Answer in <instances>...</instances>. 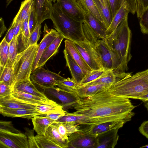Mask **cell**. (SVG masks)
<instances>
[{"instance_id":"cell-1","label":"cell","mask_w":148,"mask_h":148,"mask_svg":"<svg viewBox=\"0 0 148 148\" xmlns=\"http://www.w3.org/2000/svg\"><path fill=\"white\" fill-rule=\"evenodd\" d=\"M136 107L129 99L113 95L107 90L89 97L80 98L74 108L76 111L67 114L90 118L94 125L109 122L130 121Z\"/></svg>"},{"instance_id":"cell-2","label":"cell","mask_w":148,"mask_h":148,"mask_svg":"<svg viewBox=\"0 0 148 148\" xmlns=\"http://www.w3.org/2000/svg\"><path fill=\"white\" fill-rule=\"evenodd\" d=\"M132 33L128 23V15L111 34L103 40L111 54L116 75L125 73L127 64L132 58L130 46Z\"/></svg>"},{"instance_id":"cell-3","label":"cell","mask_w":148,"mask_h":148,"mask_svg":"<svg viewBox=\"0 0 148 148\" xmlns=\"http://www.w3.org/2000/svg\"><path fill=\"white\" fill-rule=\"evenodd\" d=\"M116 96L138 99L148 94V69L116 81L106 90Z\"/></svg>"},{"instance_id":"cell-4","label":"cell","mask_w":148,"mask_h":148,"mask_svg":"<svg viewBox=\"0 0 148 148\" xmlns=\"http://www.w3.org/2000/svg\"><path fill=\"white\" fill-rule=\"evenodd\" d=\"M53 6L51 19L56 30L67 40L76 42L86 40L82 23L76 21L66 15L56 2Z\"/></svg>"},{"instance_id":"cell-5","label":"cell","mask_w":148,"mask_h":148,"mask_svg":"<svg viewBox=\"0 0 148 148\" xmlns=\"http://www.w3.org/2000/svg\"><path fill=\"white\" fill-rule=\"evenodd\" d=\"M38 46L37 43L29 46L17 56L12 66L15 78V85L30 80Z\"/></svg>"},{"instance_id":"cell-6","label":"cell","mask_w":148,"mask_h":148,"mask_svg":"<svg viewBox=\"0 0 148 148\" xmlns=\"http://www.w3.org/2000/svg\"><path fill=\"white\" fill-rule=\"evenodd\" d=\"M73 42L84 60L92 71L103 69L100 57L93 44L87 40Z\"/></svg>"},{"instance_id":"cell-7","label":"cell","mask_w":148,"mask_h":148,"mask_svg":"<svg viewBox=\"0 0 148 148\" xmlns=\"http://www.w3.org/2000/svg\"><path fill=\"white\" fill-rule=\"evenodd\" d=\"M40 87L44 92L59 100L64 109L74 108L80 99L75 91H68L55 86Z\"/></svg>"},{"instance_id":"cell-8","label":"cell","mask_w":148,"mask_h":148,"mask_svg":"<svg viewBox=\"0 0 148 148\" xmlns=\"http://www.w3.org/2000/svg\"><path fill=\"white\" fill-rule=\"evenodd\" d=\"M65 78L42 67L36 68L32 72L30 75L31 80L39 87L57 86L60 81Z\"/></svg>"},{"instance_id":"cell-9","label":"cell","mask_w":148,"mask_h":148,"mask_svg":"<svg viewBox=\"0 0 148 148\" xmlns=\"http://www.w3.org/2000/svg\"><path fill=\"white\" fill-rule=\"evenodd\" d=\"M0 148H29L27 137L21 132L0 130Z\"/></svg>"},{"instance_id":"cell-10","label":"cell","mask_w":148,"mask_h":148,"mask_svg":"<svg viewBox=\"0 0 148 148\" xmlns=\"http://www.w3.org/2000/svg\"><path fill=\"white\" fill-rule=\"evenodd\" d=\"M63 12L72 19L83 23L85 21V13L76 0H53Z\"/></svg>"},{"instance_id":"cell-11","label":"cell","mask_w":148,"mask_h":148,"mask_svg":"<svg viewBox=\"0 0 148 148\" xmlns=\"http://www.w3.org/2000/svg\"><path fill=\"white\" fill-rule=\"evenodd\" d=\"M68 148H96L97 138L81 129L68 137Z\"/></svg>"},{"instance_id":"cell-12","label":"cell","mask_w":148,"mask_h":148,"mask_svg":"<svg viewBox=\"0 0 148 148\" xmlns=\"http://www.w3.org/2000/svg\"><path fill=\"white\" fill-rule=\"evenodd\" d=\"M38 25L47 19H51L53 10L52 3L48 0H32Z\"/></svg>"},{"instance_id":"cell-13","label":"cell","mask_w":148,"mask_h":148,"mask_svg":"<svg viewBox=\"0 0 148 148\" xmlns=\"http://www.w3.org/2000/svg\"><path fill=\"white\" fill-rule=\"evenodd\" d=\"M125 123L122 121H114L102 123L97 125L89 126L82 129L87 134L97 138L109 132L119 129Z\"/></svg>"},{"instance_id":"cell-14","label":"cell","mask_w":148,"mask_h":148,"mask_svg":"<svg viewBox=\"0 0 148 148\" xmlns=\"http://www.w3.org/2000/svg\"><path fill=\"white\" fill-rule=\"evenodd\" d=\"M101 58L103 68L105 70L112 69L114 67L112 57L108 45L103 39H99L93 44Z\"/></svg>"},{"instance_id":"cell-15","label":"cell","mask_w":148,"mask_h":148,"mask_svg":"<svg viewBox=\"0 0 148 148\" xmlns=\"http://www.w3.org/2000/svg\"><path fill=\"white\" fill-rule=\"evenodd\" d=\"M47 28V25H45L44 35L38 45L32 72L36 69L38 61L43 52L59 34V33L56 30L49 29Z\"/></svg>"},{"instance_id":"cell-16","label":"cell","mask_w":148,"mask_h":148,"mask_svg":"<svg viewBox=\"0 0 148 148\" xmlns=\"http://www.w3.org/2000/svg\"><path fill=\"white\" fill-rule=\"evenodd\" d=\"M0 113L4 116L21 117L28 120L41 114L36 110L24 108L12 109L1 106H0Z\"/></svg>"},{"instance_id":"cell-17","label":"cell","mask_w":148,"mask_h":148,"mask_svg":"<svg viewBox=\"0 0 148 148\" xmlns=\"http://www.w3.org/2000/svg\"><path fill=\"white\" fill-rule=\"evenodd\" d=\"M63 53L66 62V66L69 68L71 72L72 78L79 85L86 74L65 49Z\"/></svg>"},{"instance_id":"cell-18","label":"cell","mask_w":148,"mask_h":148,"mask_svg":"<svg viewBox=\"0 0 148 148\" xmlns=\"http://www.w3.org/2000/svg\"><path fill=\"white\" fill-rule=\"evenodd\" d=\"M85 21L99 39H104L107 35V28L90 13H85Z\"/></svg>"},{"instance_id":"cell-19","label":"cell","mask_w":148,"mask_h":148,"mask_svg":"<svg viewBox=\"0 0 148 148\" xmlns=\"http://www.w3.org/2000/svg\"><path fill=\"white\" fill-rule=\"evenodd\" d=\"M130 12L131 13L130 6L125 0H123L112 18L107 29V35L112 33Z\"/></svg>"},{"instance_id":"cell-20","label":"cell","mask_w":148,"mask_h":148,"mask_svg":"<svg viewBox=\"0 0 148 148\" xmlns=\"http://www.w3.org/2000/svg\"><path fill=\"white\" fill-rule=\"evenodd\" d=\"M64 43L65 49L68 52L74 60L85 73L87 74L91 72L92 70L84 60L73 42L66 39Z\"/></svg>"},{"instance_id":"cell-21","label":"cell","mask_w":148,"mask_h":148,"mask_svg":"<svg viewBox=\"0 0 148 148\" xmlns=\"http://www.w3.org/2000/svg\"><path fill=\"white\" fill-rule=\"evenodd\" d=\"M64 38L62 34H59L42 53L38 61L36 69L44 66L51 57L57 52L61 42Z\"/></svg>"},{"instance_id":"cell-22","label":"cell","mask_w":148,"mask_h":148,"mask_svg":"<svg viewBox=\"0 0 148 148\" xmlns=\"http://www.w3.org/2000/svg\"><path fill=\"white\" fill-rule=\"evenodd\" d=\"M119 129L109 132L97 138V148H114L117 144L119 138Z\"/></svg>"},{"instance_id":"cell-23","label":"cell","mask_w":148,"mask_h":148,"mask_svg":"<svg viewBox=\"0 0 148 148\" xmlns=\"http://www.w3.org/2000/svg\"><path fill=\"white\" fill-rule=\"evenodd\" d=\"M0 106L12 109L24 108L36 110V105L26 102L15 98L12 94L0 98Z\"/></svg>"},{"instance_id":"cell-24","label":"cell","mask_w":148,"mask_h":148,"mask_svg":"<svg viewBox=\"0 0 148 148\" xmlns=\"http://www.w3.org/2000/svg\"><path fill=\"white\" fill-rule=\"evenodd\" d=\"M12 95L26 102L35 105L48 103L53 101L48 98L41 97L15 90H13Z\"/></svg>"},{"instance_id":"cell-25","label":"cell","mask_w":148,"mask_h":148,"mask_svg":"<svg viewBox=\"0 0 148 148\" xmlns=\"http://www.w3.org/2000/svg\"><path fill=\"white\" fill-rule=\"evenodd\" d=\"M103 21L108 29L112 18L109 0H93Z\"/></svg>"},{"instance_id":"cell-26","label":"cell","mask_w":148,"mask_h":148,"mask_svg":"<svg viewBox=\"0 0 148 148\" xmlns=\"http://www.w3.org/2000/svg\"><path fill=\"white\" fill-rule=\"evenodd\" d=\"M110 84H99L79 86L75 91L81 98L94 95L100 92L106 90Z\"/></svg>"},{"instance_id":"cell-27","label":"cell","mask_w":148,"mask_h":148,"mask_svg":"<svg viewBox=\"0 0 148 148\" xmlns=\"http://www.w3.org/2000/svg\"><path fill=\"white\" fill-rule=\"evenodd\" d=\"M31 119L33 129L37 134L39 135H45L48 127L56 121L49 118L38 116L33 117Z\"/></svg>"},{"instance_id":"cell-28","label":"cell","mask_w":148,"mask_h":148,"mask_svg":"<svg viewBox=\"0 0 148 148\" xmlns=\"http://www.w3.org/2000/svg\"><path fill=\"white\" fill-rule=\"evenodd\" d=\"M45 135L60 148H68V140L64 139L58 131L53 123L47 129Z\"/></svg>"},{"instance_id":"cell-29","label":"cell","mask_w":148,"mask_h":148,"mask_svg":"<svg viewBox=\"0 0 148 148\" xmlns=\"http://www.w3.org/2000/svg\"><path fill=\"white\" fill-rule=\"evenodd\" d=\"M33 3L32 0H24L23 1L19 10L11 24L16 26L18 24L29 17Z\"/></svg>"},{"instance_id":"cell-30","label":"cell","mask_w":148,"mask_h":148,"mask_svg":"<svg viewBox=\"0 0 148 148\" xmlns=\"http://www.w3.org/2000/svg\"><path fill=\"white\" fill-rule=\"evenodd\" d=\"M13 90L41 97L47 98L44 93L37 89L31 80L16 84L14 86Z\"/></svg>"},{"instance_id":"cell-31","label":"cell","mask_w":148,"mask_h":148,"mask_svg":"<svg viewBox=\"0 0 148 148\" xmlns=\"http://www.w3.org/2000/svg\"><path fill=\"white\" fill-rule=\"evenodd\" d=\"M76 1L85 13H88L91 14L104 25L103 19L93 0Z\"/></svg>"},{"instance_id":"cell-32","label":"cell","mask_w":148,"mask_h":148,"mask_svg":"<svg viewBox=\"0 0 148 148\" xmlns=\"http://www.w3.org/2000/svg\"><path fill=\"white\" fill-rule=\"evenodd\" d=\"M116 78V75L112 70H107L98 78L83 86L99 84H111L115 82Z\"/></svg>"},{"instance_id":"cell-33","label":"cell","mask_w":148,"mask_h":148,"mask_svg":"<svg viewBox=\"0 0 148 148\" xmlns=\"http://www.w3.org/2000/svg\"><path fill=\"white\" fill-rule=\"evenodd\" d=\"M36 108L41 114L58 112L64 110L61 105L54 101L48 103L36 105Z\"/></svg>"},{"instance_id":"cell-34","label":"cell","mask_w":148,"mask_h":148,"mask_svg":"<svg viewBox=\"0 0 148 148\" xmlns=\"http://www.w3.org/2000/svg\"><path fill=\"white\" fill-rule=\"evenodd\" d=\"M15 78L12 67H5L0 74V82H2L13 89Z\"/></svg>"},{"instance_id":"cell-35","label":"cell","mask_w":148,"mask_h":148,"mask_svg":"<svg viewBox=\"0 0 148 148\" xmlns=\"http://www.w3.org/2000/svg\"><path fill=\"white\" fill-rule=\"evenodd\" d=\"M9 44L4 37L0 44V74L5 67L8 59Z\"/></svg>"},{"instance_id":"cell-36","label":"cell","mask_w":148,"mask_h":148,"mask_svg":"<svg viewBox=\"0 0 148 148\" xmlns=\"http://www.w3.org/2000/svg\"><path fill=\"white\" fill-rule=\"evenodd\" d=\"M19 36L14 37L9 43L8 58L5 67H12L14 62L18 53V41Z\"/></svg>"},{"instance_id":"cell-37","label":"cell","mask_w":148,"mask_h":148,"mask_svg":"<svg viewBox=\"0 0 148 148\" xmlns=\"http://www.w3.org/2000/svg\"><path fill=\"white\" fill-rule=\"evenodd\" d=\"M57 86L62 89L70 91H75L79 86V85L72 78H65L60 81Z\"/></svg>"},{"instance_id":"cell-38","label":"cell","mask_w":148,"mask_h":148,"mask_svg":"<svg viewBox=\"0 0 148 148\" xmlns=\"http://www.w3.org/2000/svg\"><path fill=\"white\" fill-rule=\"evenodd\" d=\"M35 138L39 148H60L45 135L37 134L35 136Z\"/></svg>"},{"instance_id":"cell-39","label":"cell","mask_w":148,"mask_h":148,"mask_svg":"<svg viewBox=\"0 0 148 148\" xmlns=\"http://www.w3.org/2000/svg\"><path fill=\"white\" fill-rule=\"evenodd\" d=\"M104 69L92 71L86 74L80 82L79 86H82L97 79L106 71Z\"/></svg>"},{"instance_id":"cell-40","label":"cell","mask_w":148,"mask_h":148,"mask_svg":"<svg viewBox=\"0 0 148 148\" xmlns=\"http://www.w3.org/2000/svg\"><path fill=\"white\" fill-rule=\"evenodd\" d=\"M139 19L141 32L144 34L148 35V7L144 10Z\"/></svg>"},{"instance_id":"cell-41","label":"cell","mask_w":148,"mask_h":148,"mask_svg":"<svg viewBox=\"0 0 148 148\" xmlns=\"http://www.w3.org/2000/svg\"><path fill=\"white\" fill-rule=\"evenodd\" d=\"M41 24L38 25L30 34L28 43V47L29 46L37 43L41 34Z\"/></svg>"},{"instance_id":"cell-42","label":"cell","mask_w":148,"mask_h":148,"mask_svg":"<svg viewBox=\"0 0 148 148\" xmlns=\"http://www.w3.org/2000/svg\"><path fill=\"white\" fill-rule=\"evenodd\" d=\"M34 130L25 128V134L27 136L29 143V148H39L34 135Z\"/></svg>"},{"instance_id":"cell-43","label":"cell","mask_w":148,"mask_h":148,"mask_svg":"<svg viewBox=\"0 0 148 148\" xmlns=\"http://www.w3.org/2000/svg\"><path fill=\"white\" fill-rule=\"evenodd\" d=\"M0 130L15 133L21 132L14 127L11 121H0Z\"/></svg>"},{"instance_id":"cell-44","label":"cell","mask_w":148,"mask_h":148,"mask_svg":"<svg viewBox=\"0 0 148 148\" xmlns=\"http://www.w3.org/2000/svg\"><path fill=\"white\" fill-rule=\"evenodd\" d=\"M148 7V0H136V12L139 18L144 10Z\"/></svg>"},{"instance_id":"cell-45","label":"cell","mask_w":148,"mask_h":148,"mask_svg":"<svg viewBox=\"0 0 148 148\" xmlns=\"http://www.w3.org/2000/svg\"><path fill=\"white\" fill-rule=\"evenodd\" d=\"M38 25L36 15L33 8V3L31 9L28 22V27L30 34Z\"/></svg>"},{"instance_id":"cell-46","label":"cell","mask_w":148,"mask_h":148,"mask_svg":"<svg viewBox=\"0 0 148 148\" xmlns=\"http://www.w3.org/2000/svg\"><path fill=\"white\" fill-rule=\"evenodd\" d=\"M13 89L6 84L0 82V98H2L12 94Z\"/></svg>"},{"instance_id":"cell-47","label":"cell","mask_w":148,"mask_h":148,"mask_svg":"<svg viewBox=\"0 0 148 148\" xmlns=\"http://www.w3.org/2000/svg\"><path fill=\"white\" fill-rule=\"evenodd\" d=\"M67 112L66 111L64 110L61 111L42 114L38 115V116L41 117H46L56 121L61 117L65 115Z\"/></svg>"},{"instance_id":"cell-48","label":"cell","mask_w":148,"mask_h":148,"mask_svg":"<svg viewBox=\"0 0 148 148\" xmlns=\"http://www.w3.org/2000/svg\"><path fill=\"white\" fill-rule=\"evenodd\" d=\"M63 123L66 127L67 134L68 137L71 134L79 132L81 130L79 125L69 123Z\"/></svg>"},{"instance_id":"cell-49","label":"cell","mask_w":148,"mask_h":148,"mask_svg":"<svg viewBox=\"0 0 148 148\" xmlns=\"http://www.w3.org/2000/svg\"><path fill=\"white\" fill-rule=\"evenodd\" d=\"M53 123L63 138L65 140H68V136L67 135L66 129L64 123L56 121Z\"/></svg>"},{"instance_id":"cell-50","label":"cell","mask_w":148,"mask_h":148,"mask_svg":"<svg viewBox=\"0 0 148 148\" xmlns=\"http://www.w3.org/2000/svg\"><path fill=\"white\" fill-rule=\"evenodd\" d=\"M123 0H109L112 17L119 9Z\"/></svg>"},{"instance_id":"cell-51","label":"cell","mask_w":148,"mask_h":148,"mask_svg":"<svg viewBox=\"0 0 148 148\" xmlns=\"http://www.w3.org/2000/svg\"><path fill=\"white\" fill-rule=\"evenodd\" d=\"M16 27L11 24L4 37L6 41L9 44L14 37Z\"/></svg>"},{"instance_id":"cell-52","label":"cell","mask_w":148,"mask_h":148,"mask_svg":"<svg viewBox=\"0 0 148 148\" xmlns=\"http://www.w3.org/2000/svg\"><path fill=\"white\" fill-rule=\"evenodd\" d=\"M140 133L148 139V120L144 121L139 127Z\"/></svg>"},{"instance_id":"cell-53","label":"cell","mask_w":148,"mask_h":148,"mask_svg":"<svg viewBox=\"0 0 148 148\" xmlns=\"http://www.w3.org/2000/svg\"><path fill=\"white\" fill-rule=\"evenodd\" d=\"M129 6L131 10V13L134 14L136 13V0H125Z\"/></svg>"},{"instance_id":"cell-54","label":"cell","mask_w":148,"mask_h":148,"mask_svg":"<svg viewBox=\"0 0 148 148\" xmlns=\"http://www.w3.org/2000/svg\"><path fill=\"white\" fill-rule=\"evenodd\" d=\"M29 16L21 22V29L20 35L23 33L26 29L28 27V22Z\"/></svg>"},{"instance_id":"cell-55","label":"cell","mask_w":148,"mask_h":148,"mask_svg":"<svg viewBox=\"0 0 148 148\" xmlns=\"http://www.w3.org/2000/svg\"><path fill=\"white\" fill-rule=\"evenodd\" d=\"M0 37H1L4 32L7 29L5 25L3 19L1 18L0 20Z\"/></svg>"},{"instance_id":"cell-56","label":"cell","mask_w":148,"mask_h":148,"mask_svg":"<svg viewBox=\"0 0 148 148\" xmlns=\"http://www.w3.org/2000/svg\"><path fill=\"white\" fill-rule=\"evenodd\" d=\"M138 99L144 102L148 101V94L142 96L139 98Z\"/></svg>"},{"instance_id":"cell-57","label":"cell","mask_w":148,"mask_h":148,"mask_svg":"<svg viewBox=\"0 0 148 148\" xmlns=\"http://www.w3.org/2000/svg\"><path fill=\"white\" fill-rule=\"evenodd\" d=\"M144 106L147 109V112H148V101L145 102Z\"/></svg>"},{"instance_id":"cell-58","label":"cell","mask_w":148,"mask_h":148,"mask_svg":"<svg viewBox=\"0 0 148 148\" xmlns=\"http://www.w3.org/2000/svg\"><path fill=\"white\" fill-rule=\"evenodd\" d=\"M145 147L148 148V144L145 145L144 146H143L140 147V148H145Z\"/></svg>"},{"instance_id":"cell-59","label":"cell","mask_w":148,"mask_h":148,"mask_svg":"<svg viewBox=\"0 0 148 148\" xmlns=\"http://www.w3.org/2000/svg\"><path fill=\"white\" fill-rule=\"evenodd\" d=\"M49 2H50L51 3H52V2L53 1V0H48Z\"/></svg>"}]
</instances>
